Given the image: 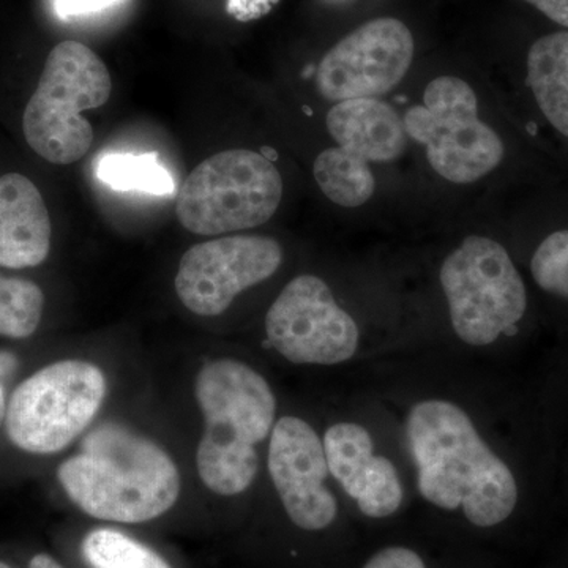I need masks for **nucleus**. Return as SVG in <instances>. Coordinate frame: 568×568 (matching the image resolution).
<instances>
[{
    "label": "nucleus",
    "instance_id": "5701e85b",
    "mask_svg": "<svg viewBox=\"0 0 568 568\" xmlns=\"http://www.w3.org/2000/svg\"><path fill=\"white\" fill-rule=\"evenodd\" d=\"M280 0H227L226 11L239 22L261 20L278 6Z\"/></svg>",
    "mask_w": 568,
    "mask_h": 568
},
{
    "label": "nucleus",
    "instance_id": "20e7f679",
    "mask_svg": "<svg viewBox=\"0 0 568 568\" xmlns=\"http://www.w3.org/2000/svg\"><path fill=\"white\" fill-rule=\"evenodd\" d=\"M111 92L102 59L80 41H62L48 55L22 115L26 141L47 162L77 163L93 142L92 125L81 112L103 106Z\"/></svg>",
    "mask_w": 568,
    "mask_h": 568
},
{
    "label": "nucleus",
    "instance_id": "6e6552de",
    "mask_svg": "<svg viewBox=\"0 0 568 568\" xmlns=\"http://www.w3.org/2000/svg\"><path fill=\"white\" fill-rule=\"evenodd\" d=\"M106 381L99 366L63 361L44 366L11 395L7 433L31 454H55L91 425L102 407Z\"/></svg>",
    "mask_w": 568,
    "mask_h": 568
},
{
    "label": "nucleus",
    "instance_id": "2eb2a0df",
    "mask_svg": "<svg viewBox=\"0 0 568 568\" xmlns=\"http://www.w3.org/2000/svg\"><path fill=\"white\" fill-rule=\"evenodd\" d=\"M51 219L36 183L26 175L0 178V265L36 267L51 248Z\"/></svg>",
    "mask_w": 568,
    "mask_h": 568
},
{
    "label": "nucleus",
    "instance_id": "f03ea898",
    "mask_svg": "<svg viewBox=\"0 0 568 568\" xmlns=\"http://www.w3.org/2000/svg\"><path fill=\"white\" fill-rule=\"evenodd\" d=\"M59 481L84 514L104 521H151L178 503L181 477L166 452L115 424L92 429Z\"/></svg>",
    "mask_w": 568,
    "mask_h": 568
},
{
    "label": "nucleus",
    "instance_id": "4be33fe9",
    "mask_svg": "<svg viewBox=\"0 0 568 568\" xmlns=\"http://www.w3.org/2000/svg\"><path fill=\"white\" fill-rule=\"evenodd\" d=\"M119 2L122 0H52V6L59 18L71 20V18L91 17L118 6Z\"/></svg>",
    "mask_w": 568,
    "mask_h": 568
},
{
    "label": "nucleus",
    "instance_id": "a211bd4d",
    "mask_svg": "<svg viewBox=\"0 0 568 568\" xmlns=\"http://www.w3.org/2000/svg\"><path fill=\"white\" fill-rule=\"evenodd\" d=\"M82 555L92 568H171L153 549L112 529L88 534L82 541Z\"/></svg>",
    "mask_w": 568,
    "mask_h": 568
},
{
    "label": "nucleus",
    "instance_id": "393cba45",
    "mask_svg": "<svg viewBox=\"0 0 568 568\" xmlns=\"http://www.w3.org/2000/svg\"><path fill=\"white\" fill-rule=\"evenodd\" d=\"M17 358L9 353H0V383H6L7 379L11 375H13L14 369H17Z\"/></svg>",
    "mask_w": 568,
    "mask_h": 568
},
{
    "label": "nucleus",
    "instance_id": "a878e982",
    "mask_svg": "<svg viewBox=\"0 0 568 568\" xmlns=\"http://www.w3.org/2000/svg\"><path fill=\"white\" fill-rule=\"evenodd\" d=\"M29 568H62L58 560L48 555H37L29 564Z\"/></svg>",
    "mask_w": 568,
    "mask_h": 568
},
{
    "label": "nucleus",
    "instance_id": "b1692460",
    "mask_svg": "<svg viewBox=\"0 0 568 568\" xmlns=\"http://www.w3.org/2000/svg\"><path fill=\"white\" fill-rule=\"evenodd\" d=\"M538 11L555 21L556 24L568 29V0H525Z\"/></svg>",
    "mask_w": 568,
    "mask_h": 568
},
{
    "label": "nucleus",
    "instance_id": "423d86ee",
    "mask_svg": "<svg viewBox=\"0 0 568 568\" xmlns=\"http://www.w3.org/2000/svg\"><path fill=\"white\" fill-rule=\"evenodd\" d=\"M440 284L455 334L470 346H487L525 316L528 293L510 254L499 242L470 235L440 267Z\"/></svg>",
    "mask_w": 568,
    "mask_h": 568
},
{
    "label": "nucleus",
    "instance_id": "9b49d317",
    "mask_svg": "<svg viewBox=\"0 0 568 568\" xmlns=\"http://www.w3.org/2000/svg\"><path fill=\"white\" fill-rule=\"evenodd\" d=\"M413 33L395 18L365 22L324 55L316 88L325 100L379 99L396 88L413 65Z\"/></svg>",
    "mask_w": 568,
    "mask_h": 568
},
{
    "label": "nucleus",
    "instance_id": "7ed1b4c3",
    "mask_svg": "<svg viewBox=\"0 0 568 568\" xmlns=\"http://www.w3.org/2000/svg\"><path fill=\"white\" fill-rule=\"evenodd\" d=\"M196 399L205 417L196 455L201 480L220 496L244 493L257 474L256 446L274 426L272 388L252 366L223 358L201 369Z\"/></svg>",
    "mask_w": 568,
    "mask_h": 568
},
{
    "label": "nucleus",
    "instance_id": "aec40b11",
    "mask_svg": "<svg viewBox=\"0 0 568 568\" xmlns=\"http://www.w3.org/2000/svg\"><path fill=\"white\" fill-rule=\"evenodd\" d=\"M530 271L541 290L568 301V230L544 239L530 261Z\"/></svg>",
    "mask_w": 568,
    "mask_h": 568
},
{
    "label": "nucleus",
    "instance_id": "f257e3e1",
    "mask_svg": "<svg viewBox=\"0 0 568 568\" xmlns=\"http://www.w3.org/2000/svg\"><path fill=\"white\" fill-rule=\"evenodd\" d=\"M406 436L418 491L428 503L444 510L462 508L478 528L510 517L518 503L517 480L462 407L440 399L418 403L407 416Z\"/></svg>",
    "mask_w": 568,
    "mask_h": 568
},
{
    "label": "nucleus",
    "instance_id": "4468645a",
    "mask_svg": "<svg viewBox=\"0 0 568 568\" xmlns=\"http://www.w3.org/2000/svg\"><path fill=\"white\" fill-rule=\"evenodd\" d=\"M325 458L328 470L357 500L362 514L387 518L403 503V487L394 463L375 455V444L364 426L336 424L325 432Z\"/></svg>",
    "mask_w": 568,
    "mask_h": 568
},
{
    "label": "nucleus",
    "instance_id": "1a4fd4ad",
    "mask_svg": "<svg viewBox=\"0 0 568 568\" xmlns=\"http://www.w3.org/2000/svg\"><path fill=\"white\" fill-rule=\"evenodd\" d=\"M325 122L336 148L317 155L313 166L317 185L342 207L364 205L376 190L369 164L394 162L405 152L402 115L379 99L346 100L332 106Z\"/></svg>",
    "mask_w": 568,
    "mask_h": 568
},
{
    "label": "nucleus",
    "instance_id": "c85d7f7f",
    "mask_svg": "<svg viewBox=\"0 0 568 568\" xmlns=\"http://www.w3.org/2000/svg\"><path fill=\"white\" fill-rule=\"evenodd\" d=\"M0 568H10L7 564L0 562Z\"/></svg>",
    "mask_w": 568,
    "mask_h": 568
},
{
    "label": "nucleus",
    "instance_id": "6ab92c4d",
    "mask_svg": "<svg viewBox=\"0 0 568 568\" xmlns=\"http://www.w3.org/2000/svg\"><path fill=\"white\" fill-rule=\"evenodd\" d=\"M43 306L44 295L36 283L0 275V335L31 336L39 327Z\"/></svg>",
    "mask_w": 568,
    "mask_h": 568
},
{
    "label": "nucleus",
    "instance_id": "39448f33",
    "mask_svg": "<svg viewBox=\"0 0 568 568\" xmlns=\"http://www.w3.org/2000/svg\"><path fill=\"white\" fill-rule=\"evenodd\" d=\"M282 196V175L272 160L233 149L194 168L179 190L175 215L193 234L234 233L267 223Z\"/></svg>",
    "mask_w": 568,
    "mask_h": 568
},
{
    "label": "nucleus",
    "instance_id": "dca6fc26",
    "mask_svg": "<svg viewBox=\"0 0 568 568\" xmlns=\"http://www.w3.org/2000/svg\"><path fill=\"white\" fill-rule=\"evenodd\" d=\"M528 84L547 121L568 138V31L549 33L530 47Z\"/></svg>",
    "mask_w": 568,
    "mask_h": 568
},
{
    "label": "nucleus",
    "instance_id": "bb28decb",
    "mask_svg": "<svg viewBox=\"0 0 568 568\" xmlns=\"http://www.w3.org/2000/svg\"><path fill=\"white\" fill-rule=\"evenodd\" d=\"M6 417H7L6 394H3V384L0 383V426H2V422L6 420Z\"/></svg>",
    "mask_w": 568,
    "mask_h": 568
},
{
    "label": "nucleus",
    "instance_id": "412c9836",
    "mask_svg": "<svg viewBox=\"0 0 568 568\" xmlns=\"http://www.w3.org/2000/svg\"><path fill=\"white\" fill-rule=\"evenodd\" d=\"M364 568H426L424 560L413 549L390 547L377 552Z\"/></svg>",
    "mask_w": 568,
    "mask_h": 568
},
{
    "label": "nucleus",
    "instance_id": "f8f14e48",
    "mask_svg": "<svg viewBox=\"0 0 568 568\" xmlns=\"http://www.w3.org/2000/svg\"><path fill=\"white\" fill-rule=\"evenodd\" d=\"M282 261V246L263 235H230L203 242L183 254L175 293L190 312L219 316L239 294L271 278Z\"/></svg>",
    "mask_w": 568,
    "mask_h": 568
},
{
    "label": "nucleus",
    "instance_id": "ddd939ff",
    "mask_svg": "<svg viewBox=\"0 0 568 568\" xmlns=\"http://www.w3.org/2000/svg\"><path fill=\"white\" fill-rule=\"evenodd\" d=\"M268 473L287 517L305 530L331 526L338 511L324 487L328 474L324 443L315 429L297 417H283L272 429Z\"/></svg>",
    "mask_w": 568,
    "mask_h": 568
},
{
    "label": "nucleus",
    "instance_id": "cd10ccee",
    "mask_svg": "<svg viewBox=\"0 0 568 568\" xmlns=\"http://www.w3.org/2000/svg\"><path fill=\"white\" fill-rule=\"evenodd\" d=\"M327 2H331V3H342V2H347V0H327Z\"/></svg>",
    "mask_w": 568,
    "mask_h": 568
},
{
    "label": "nucleus",
    "instance_id": "9d476101",
    "mask_svg": "<svg viewBox=\"0 0 568 568\" xmlns=\"http://www.w3.org/2000/svg\"><path fill=\"white\" fill-rule=\"evenodd\" d=\"M268 345L298 365H336L358 346V328L315 275L286 284L265 316Z\"/></svg>",
    "mask_w": 568,
    "mask_h": 568
},
{
    "label": "nucleus",
    "instance_id": "0eeeda50",
    "mask_svg": "<svg viewBox=\"0 0 568 568\" xmlns=\"http://www.w3.org/2000/svg\"><path fill=\"white\" fill-rule=\"evenodd\" d=\"M406 134L426 149L440 178L467 185L495 171L506 155L499 134L478 118L474 89L457 77H439L426 85L424 103L409 108Z\"/></svg>",
    "mask_w": 568,
    "mask_h": 568
},
{
    "label": "nucleus",
    "instance_id": "f3484780",
    "mask_svg": "<svg viewBox=\"0 0 568 568\" xmlns=\"http://www.w3.org/2000/svg\"><path fill=\"white\" fill-rule=\"evenodd\" d=\"M97 178L118 192H142L168 196L175 183L156 153H108L97 164Z\"/></svg>",
    "mask_w": 568,
    "mask_h": 568
}]
</instances>
